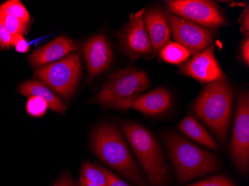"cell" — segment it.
Masks as SVG:
<instances>
[{"label":"cell","mask_w":249,"mask_h":186,"mask_svg":"<svg viewBox=\"0 0 249 186\" xmlns=\"http://www.w3.org/2000/svg\"><path fill=\"white\" fill-rule=\"evenodd\" d=\"M240 55L243 63L249 66V37H244L240 46Z\"/></svg>","instance_id":"obj_29"},{"label":"cell","mask_w":249,"mask_h":186,"mask_svg":"<svg viewBox=\"0 0 249 186\" xmlns=\"http://www.w3.org/2000/svg\"><path fill=\"white\" fill-rule=\"evenodd\" d=\"M121 129L138 157L150 186H166L170 170L162 148L146 127L133 122L121 123Z\"/></svg>","instance_id":"obj_4"},{"label":"cell","mask_w":249,"mask_h":186,"mask_svg":"<svg viewBox=\"0 0 249 186\" xmlns=\"http://www.w3.org/2000/svg\"><path fill=\"white\" fill-rule=\"evenodd\" d=\"M81 70L82 58L80 51H78L59 61L38 67L35 76L68 101L78 86Z\"/></svg>","instance_id":"obj_6"},{"label":"cell","mask_w":249,"mask_h":186,"mask_svg":"<svg viewBox=\"0 0 249 186\" xmlns=\"http://www.w3.org/2000/svg\"><path fill=\"white\" fill-rule=\"evenodd\" d=\"M242 33L244 37H249V4L243 11L241 17L239 19Z\"/></svg>","instance_id":"obj_26"},{"label":"cell","mask_w":249,"mask_h":186,"mask_svg":"<svg viewBox=\"0 0 249 186\" xmlns=\"http://www.w3.org/2000/svg\"><path fill=\"white\" fill-rule=\"evenodd\" d=\"M166 19L175 42L184 46L191 55L205 50L212 44L214 30L207 29L166 11Z\"/></svg>","instance_id":"obj_10"},{"label":"cell","mask_w":249,"mask_h":186,"mask_svg":"<svg viewBox=\"0 0 249 186\" xmlns=\"http://www.w3.org/2000/svg\"><path fill=\"white\" fill-rule=\"evenodd\" d=\"M190 186H236L234 183L225 176H213L203 181L194 183Z\"/></svg>","instance_id":"obj_23"},{"label":"cell","mask_w":249,"mask_h":186,"mask_svg":"<svg viewBox=\"0 0 249 186\" xmlns=\"http://www.w3.org/2000/svg\"><path fill=\"white\" fill-rule=\"evenodd\" d=\"M98 167L104 173L105 177L106 178L107 186H131L128 183L122 180L121 179L119 178L117 176L110 172V170L103 167V166H101L100 165H99Z\"/></svg>","instance_id":"obj_25"},{"label":"cell","mask_w":249,"mask_h":186,"mask_svg":"<svg viewBox=\"0 0 249 186\" xmlns=\"http://www.w3.org/2000/svg\"><path fill=\"white\" fill-rule=\"evenodd\" d=\"M49 105L44 99L38 96L29 98L26 103V110L32 117H42L47 113Z\"/></svg>","instance_id":"obj_22"},{"label":"cell","mask_w":249,"mask_h":186,"mask_svg":"<svg viewBox=\"0 0 249 186\" xmlns=\"http://www.w3.org/2000/svg\"><path fill=\"white\" fill-rule=\"evenodd\" d=\"M0 18L2 19L8 32L13 37L16 35L23 36L29 29V27L26 26L22 21L19 20L18 18L6 15L1 11H0Z\"/></svg>","instance_id":"obj_21"},{"label":"cell","mask_w":249,"mask_h":186,"mask_svg":"<svg viewBox=\"0 0 249 186\" xmlns=\"http://www.w3.org/2000/svg\"><path fill=\"white\" fill-rule=\"evenodd\" d=\"M162 138L178 183H186L219 169L220 164L216 156L192 143L182 135L166 131Z\"/></svg>","instance_id":"obj_3"},{"label":"cell","mask_w":249,"mask_h":186,"mask_svg":"<svg viewBox=\"0 0 249 186\" xmlns=\"http://www.w3.org/2000/svg\"><path fill=\"white\" fill-rule=\"evenodd\" d=\"M54 186H80L79 183L75 181L69 173H64L59 177Z\"/></svg>","instance_id":"obj_28"},{"label":"cell","mask_w":249,"mask_h":186,"mask_svg":"<svg viewBox=\"0 0 249 186\" xmlns=\"http://www.w3.org/2000/svg\"><path fill=\"white\" fill-rule=\"evenodd\" d=\"M178 73L190 77L201 84L227 79L216 59L213 44L192 57L179 69Z\"/></svg>","instance_id":"obj_11"},{"label":"cell","mask_w":249,"mask_h":186,"mask_svg":"<svg viewBox=\"0 0 249 186\" xmlns=\"http://www.w3.org/2000/svg\"><path fill=\"white\" fill-rule=\"evenodd\" d=\"M13 38L0 18V47L6 50L11 48V46H13Z\"/></svg>","instance_id":"obj_24"},{"label":"cell","mask_w":249,"mask_h":186,"mask_svg":"<svg viewBox=\"0 0 249 186\" xmlns=\"http://www.w3.org/2000/svg\"><path fill=\"white\" fill-rule=\"evenodd\" d=\"M234 100V91L226 80L206 84L193 104V111L216 135L227 142Z\"/></svg>","instance_id":"obj_1"},{"label":"cell","mask_w":249,"mask_h":186,"mask_svg":"<svg viewBox=\"0 0 249 186\" xmlns=\"http://www.w3.org/2000/svg\"><path fill=\"white\" fill-rule=\"evenodd\" d=\"M143 21L154 52L156 54L170 41L171 30L166 19V11L160 8L145 9Z\"/></svg>","instance_id":"obj_14"},{"label":"cell","mask_w":249,"mask_h":186,"mask_svg":"<svg viewBox=\"0 0 249 186\" xmlns=\"http://www.w3.org/2000/svg\"><path fill=\"white\" fill-rule=\"evenodd\" d=\"M18 93L27 98L38 96L48 103L49 107L53 111L64 115L67 107L64 102L40 81L32 80L21 84L18 89Z\"/></svg>","instance_id":"obj_16"},{"label":"cell","mask_w":249,"mask_h":186,"mask_svg":"<svg viewBox=\"0 0 249 186\" xmlns=\"http://www.w3.org/2000/svg\"><path fill=\"white\" fill-rule=\"evenodd\" d=\"M180 130L184 135L188 136L200 145L211 148L213 151L219 149V145L211 136V134L205 130L194 116H187L180 121L178 125Z\"/></svg>","instance_id":"obj_17"},{"label":"cell","mask_w":249,"mask_h":186,"mask_svg":"<svg viewBox=\"0 0 249 186\" xmlns=\"http://www.w3.org/2000/svg\"><path fill=\"white\" fill-rule=\"evenodd\" d=\"M159 58L168 64L182 65L190 58L191 54L184 46L176 42L169 41L158 53Z\"/></svg>","instance_id":"obj_18"},{"label":"cell","mask_w":249,"mask_h":186,"mask_svg":"<svg viewBox=\"0 0 249 186\" xmlns=\"http://www.w3.org/2000/svg\"><path fill=\"white\" fill-rule=\"evenodd\" d=\"M164 2L170 13L207 29L214 30L229 25L219 5L213 1L168 0Z\"/></svg>","instance_id":"obj_7"},{"label":"cell","mask_w":249,"mask_h":186,"mask_svg":"<svg viewBox=\"0 0 249 186\" xmlns=\"http://www.w3.org/2000/svg\"><path fill=\"white\" fill-rule=\"evenodd\" d=\"M0 11L18 18L26 26H30V15L24 5L19 0H8L0 5Z\"/></svg>","instance_id":"obj_19"},{"label":"cell","mask_w":249,"mask_h":186,"mask_svg":"<svg viewBox=\"0 0 249 186\" xmlns=\"http://www.w3.org/2000/svg\"><path fill=\"white\" fill-rule=\"evenodd\" d=\"M13 46H15L17 51L26 53L30 50V45L23 36L16 35L13 38Z\"/></svg>","instance_id":"obj_27"},{"label":"cell","mask_w":249,"mask_h":186,"mask_svg":"<svg viewBox=\"0 0 249 186\" xmlns=\"http://www.w3.org/2000/svg\"><path fill=\"white\" fill-rule=\"evenodd\" d=\"M80 178L88 180L99 186H107L104 173L91 162H85L81 169Z\"/></svg>","instance_id":"obj_20"},{"label":"cell","mask_w":249,"mask_h":186,"mask_svg":"<svg viewBox=\"0 0 249 186\" xmlns=\"http://www.w3.org/2000/svg\"><path fill=\"white\" fill-rule=\"evenodd\" d=\"M80 48V45L65 36H61L32 52L29 62L34 68L59 61Z\"/></svg>","instance_id":"obj_13"},{"label":"cell","mask_w":249,"mask_h":186,"mask_svg":"<svg viewBox=\"0 0 249 186\" xmlns=\"http://www.w3.org/2000/svg\"><path fill=\"white\" fill-rule=\"evenodd\" d=\"M230 153L236 169L243 174L249 169V93L243 91L237 96Z\"/></svg>","instance_id":"obj_8"},{"label":"cell","mask_w":249,"mask_h":186,"mask_svg":"<svg viewBox=\"0 0 249 186\" xmlns=\"http://www.w3.org/2000/svg\"><path fill=\"white\" fill-rule=\"evenodd\" d=\"M91 145L93 153L101 161L133 184L136 186H150L115 125L105 123L96 128L92 135Z\"/></svg>","instance_id":"obj_2"},{"label":"cell","mask_w":249,"mask_h":186,"mask_svg":"<svg viewBox=\"0 0 249 186\" xmlns=\"http://www.w3.org/2000/svg\"><path fill=\"white\" fill-rule=\"evenodd\" d=\"M145 11L143 8L131 14L128 22L117 33L120 50L131 61L140 58L151 59L155 54L144 25Z\"/></svg>","instance_id":"obj_9"},{"label":"cell","mask_w":249,"mask_h":186,"mask_svg":"<svg viewBox=\"0 0 249 186\" xmlns=\"http://www.w3.org/2000/svg\"><path fill=\"white\" fill-rule=\"evenodd\" d=\"M150 87L145 71L128 67L111 74L99 93L89 103L119 110H128L134 101Z\"/></svg>","instance_id":"obj_5"},{"label":"cell","mask_w":249,"mask_h":186,"mask_svg":"<svg viewBox=\"0 0 249 186\" xmlns=\"http://www.w3.org/2000/svg\"><path fill=\"white\" fill-rule=\"evenodd\" d=\"M172 101L169 91L165 88L159 87L137 98L130 108L146 116H158L169 110Z\"/></svg>","instance_id":"obj_15"},{"label":"cell","mask_w":249,"mask_h":186,"mask_svg":"<svg viewBox=\"0 0 249 186\" xmlns=\"http://www.w3.org/2000/svg\"><path fill=\"white\" fill-rule=\"evenodd\" d=\"M79 185H80V186H99L82 178H80V180H79Z\"/></svg>","instance_id":"obj_30"},{"label":"cell","mask_w":249,"mask_h":186,"mask_svg":"<svg viewBox=\"0 0 249 186\" xmlns=\"http://www.w3.org/2000/svg\"><path fill=\"white\" fill-rule=\"evenodd\" d=\"M84 56L90 78L107 70L113 60V52L107 39L98 34L88 40L83 47Z\"/></svg>","instance_id":"obj_12"}]
</instances>
